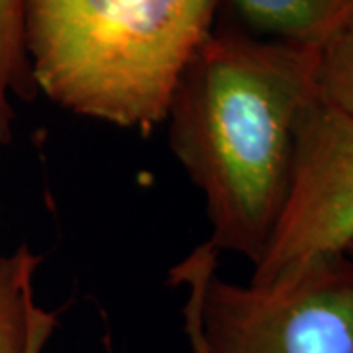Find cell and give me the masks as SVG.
Listing matches in <instances>:
<instances>
[{
    "instance_id": "6da1fadb",
    "label": "cell",
    "mask_w": 353,
    "mask_h": 353,
    "mask_svg": "<svg viewBox=\"0 0 353 353\" xmlns=\"http://www.w3.org/2000/svg\"><path fill=\"white\" fill-rule=\"evenodd\" d=\"M318 51L245 32L210 34L167 112L169 143L201 190L210 248L257 263L289 183L296 132L318 99Z\"/></svg>"
},
{
    "instance_id": "7a4b0ae2",
    "label": "cell",
    "mask_w": 353,
    "mask_h": 353,
    "mask_svg": "<svg viewBox=\"0 0 353 353\" xmlns=\"http://www.w3.org/2000/svg\"><path fill=\"white\" fill-rule=\"evenodd\" d=\"M34 87L69 112L150 134L212 34L218 0H20Z\"/></svg>"
},
{
    "instance_id": "3957f363",
    "label": "cell",
    "mask_w": 353,
    "mask_h": 353,
    "mask_svg": "<svg viewBox=\"0 0 353 353\" xmlns=\"http://www.w3.org/2000/svg\"><path fill=\"white\" fill-rule=\"evenodd\" d=\"M218 253L202 243L173 279L189 289L194 353H353V259L338 255L277 287L216 277Z\"/></svg>"
},
{
    "instance_id": "277c9868",
    "label": "cell",
    "mask_w": 353,
    "mask_h": 353,
    "mask_svg": "<svg viewBox=\"0 0 353 353\" xmlns=\"http://www.w3.org/2000/svg\"><path fill=\"white\" fill-rule=\"evenodd\" d=\"M352 243L353 118L316 99L299 124L285 199L250 285H283Z\"/></svg>"
},
{
    "instance_id": "5b68a950",
    "label": "cell",
    "mask_w": 353,
    "mask_h": 353,
    "mask_svg": "<svg viewBox=\"0 0 353 353\" xmlns=\"http://www.w3.org/2000/svg\"><path fill=\"white\" fill-rule=\"evenodd\" d=\"M253 38L322 48L353 18V0H228Z\"/></svg>"
},
{
    "instance_id": "8992f818",
    "label": "cell",
    "mask_w": 353,
    "mask_h": 353,
    "mask_svg": "<svg viewBox=\"0 0 353 353\" xmlns=\"http://www.w3.org/2000/svg\"><path fill=\"white\" fill-rule=\"evenodd\" d=\"M41 257L26 245L0 257V353H24L36 303Z\"/></svg>"
},
{
    "instance_id": "52a82bcc",
    "label": "cell",
    "mask_w": 353,
    "mask_h": 353,
    "mask_svg": "<svg viewBox=\"0 0 353 353\" xmlns=\"http://www.w3.org/2000/svg\"><path fill=\"white\" fill-rule=\"evenodd\" d=\"M36 92L24 46L22 2L0 0V143L12 134V97L30 99Z\"/></svg>"
},
{
    "instance_id": "ba28073f",
    "label": "cell",
    "mask_w": 353,
    "mask_h": 353,
    "mask_svg": "<svg viewBox=\"0 0 353 353\" xmlns=\"http://www.w3.org/2000/svg\"><path fill=\"white\" fill-rule=\"evenodd\" d=\"M318 99L353 118V20L318 51Z\"/></svg>"
},
{
    "instance_id": "9c48e42d",
    "label": "cell",
    "mask_w": 353,
    "mask_h": 353,
    "mask_svg": "<svg viewBox=\"0 0 353 353\" xmlns=\"http://www.w3.org/2000/svg\"><path fill=\"white\" fill-rule=\"evenodd\" d=\"M53 328H55V314L43 310L38 304V308L34 310V316H32L24 353H41L43 345L48 343L51 334H53Z\"/></svg>"
},
{
    "instance_id": "30bf717a",
    "label": "cell",
    "mask_w": 353,
    "mask_h": 353,
    "mask_svg": "<svg viewBox=\"0 0 353 353\" xmlns=\"http://www.w3.org/2000/svg\"><path fill=\"white\" fill-rule=\"evenodd\" d=\"M345 253H347V255H350V257H352V259H353V243H352V245H350V250H347V252H345Z\"/></svg>"
},
{
    "instance_id": "8fae6325",
    "label": "cell",
    "mask_w": 353,
    "mask_h": 353,
    "mask_svg": "<svg viewBox=\"0 0 353 353\" xmlns=\"http://www.w3.org/2000/svg\"><path fill=\"white\" fill-rule=\"evenodd\" d=\"M352 20H353V18H352Z\"/></svg>"
}]
</instances>
